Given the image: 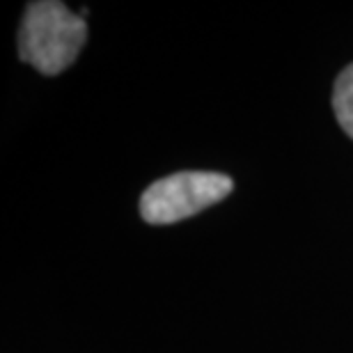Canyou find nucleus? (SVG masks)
<instances>
[{
	"label": "nucleus",
	"instance_id": "obj_1",
	"mask_svg": "<svg viewBox=\"0 0 353 353\" xmlns=\"http://www.w3.org/2000/svg\"><path fill=\"white\" fill-rule=\"evenodd\" d=\"M85 37V19L72 14L62 3H30L21 21L19 55L37 72L55 76L79 58Z\"/></svg>",
	"mask_w": 353,
	"mask_h": 353
},
{
	"label": "nucleus",
	"instance_id": "obj_2",
	"mask_svg": "<svg viewBox=\"0 0 353 353\" xmlns=\"http://www.w3.org/2000/svg\"><path fill=\"white\" fill-rule=\"evenodd\" d=\"M234 183L228 174L186 170L154 181L140 197V214L152 225H170L225 200Z\"/></svg>",
	"mask_w": 353,
	"mask_h": 353
},
{
	"label": "nucleus",
	"instance_id": "obj_3",
	"mask_svg": "<svg viewBox=\"0 0 353 353\" xmlns=\"http://www.w3.org/2000/svg\"><path fill=\"white\" fill-rule=\"evenodd\" d=\"M333 108L337 115V122L347 136L353 140V65H349L337 76L335 90H333Z\"/></svg>",
	"mask_w": 353,
	"mask_h": 353
}]
</instances>
